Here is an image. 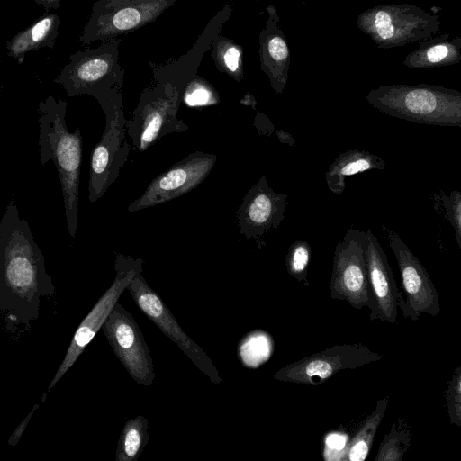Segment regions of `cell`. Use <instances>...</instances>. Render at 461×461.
<instances>
[{
    "label": "cell",
    "instance_id": "obj_1",
    "mask_svg": "<svg viewBox=\"0 0 461 461\" xmlns=\"http://www.w3.org/2000/svg\"><path fill=\"white\" fill-rule=\"evenodd\" d=\"M54 290L27 221L10 203L0 220V311L29 325L39 316L41 298Z\"/></svg>",
    "mask_w": 461,
    "mask_h": 461
},
{
    "label": "cell",
    "instance_id": "obj_2",
    "mask_svg": "<svg viewBox=\"0 0 461 461\" xmlns=\"http://www.w3.org/2000/svg\"><path fill=\"white\" fill-rule=\"evenodd\" d=\"M66 102L49 96L41 102L39 113V152L42 165L51 159L56 166L64 201L67 227L75 238L79 202V175L82 137L77 127L69 132L66 123Z\"/></svg>",
    "mask_w": 461,
    "mask_h": 461
},
{
    "label": "cell",
    "instance_id": "obj_3",
    "mask_svg": "<svg viewBox=\"0 0 461 461\" xmlns=\"http://www.w3.org/2000/svg\"><path fill=\"white\" fill-rule=\"evenodd\" d=\"M366 100L382 113L409 122L461 127V93L442 86L384 85L370 90Z\"/></svg>",
    "mask_w": 461,
    "mask_h": 461
},
{
    "label": "cell",
    "instance_id": "obj_4",
    "mask_svg": "<svg viewBox=\"0 0 461 461\" xmlns=\"http://www.w3.org/2000/svg\"><path fill=\"white\" fill-rule=\"evenodd\" d=\"M358 29L379 48L421 41L439 32L438 16L409 4H384L357 16Z\"/></svg>",
    "mask_w": 461,
    "mask_h": 461
},
{
    "label": "cell",
    "instance_id": "obj_5",
    "mask_svg": "<svg viewBox=\"0 0 461 461\" xmlns=\"http://www.w3.org/2000/svg\"><path fill=\"white\" fill-rule=\"evenodd\" d=\"M97 101L105 113V127L91 156L88 198L92 203L115 182L130 150L121 94L115 93Z\"/></svg>",
    "mask_w": 461,
    "mask_h": 461
},
{
    "label": "cell",
    "instance_id": "obj_6",
    "mask_svg": "<svg viewBox=\"0 0 461 461\" xmlns=\"http://www.w3.org/2000/svg\"><path fill=\"white\" fill-rule=\"evenodd\" d=\"M112 43L71 55L54 82L61 85L68 96L90 95L98 100L119 93L122 73L117 63V44Z\"/></svg>",
    "mask_w": 461,
    "mask_h": 461
},
{
    "label": "cell",
    "instance_id": "obj_7",
    "mask_svg": "<svg viewBox=\"0 0 461 461\" xmlns=\"http://www.w3.org/2000/svg\"><path fill=\"white\" fill-rule=\"evenodd\" d=\"M366 232L350 228L334 250L330 294L351 307L373 312L374 300L366 262Z\"/></svg>",
    "mask_w": 461,
    "mask_h": 461
},
{
    "label": "cell",
    "instance_id": "obj_8",
    "mask_svg": "<svg viewBox=\"0 0 461 461\" xmlns=\"http://www.w3.org/2000/svg\"><path fill=\"white\" fill-rule=\"evenodd\" d=\"M382 358L361 343L334 345L281 367L273 377L281 382L320 385L341 370L356 369Z\"/></svg>",
    "mask_w": 461,
    "mask_h": 461
},
{
    "label": "cell",
    "instance_id": "obj_9",
    "mask_svg": "<svg viewBox=\"0 0 461 461\" xmlns=\"http://www.w3.org/2000/svg\"><path fill=\"white\" fill-rule=\"evenodd\" d=\"M180 97L179 91L171 85L143 92L132 118L126 122V133L137 150H146L165 134L187 129L176 117Z\"/></svg>",
    "mask_w": 461,
    "mask_h": 461
},
{
    "label": "cell",
    "instance_id": "obj_10",
    "mask_svg": "<svg viewBox=\"0 0 461 461\" xmlns=\"http://www.w3.org/2000/svg\"><path fill=\"white\" fill-rule=\"evenodd\" d=\"M142 264L143 260L141 258L116 254L114 267L116 274L113 284L77 327L65 357L50 380L47 391L56 385L92 341L127 285L137 274L142 272Z\"/></svg>",
    "mask_w": 461,
    "mask_h": 461
},
{
    "label": "cell",
    "instance_id": "obj_11",
    "mask_svg": "<svg viewBox=\"0 0 461 461\" xmlns=\"http://www.w3.org/2000/svg\"><path fill=\"white\" fill-rule=\"evenodd\" d=\"M101 329L131 377L139 384L151 385L155 372L150 350L133 316L117 302Z\"/></svg>",
    "mask_w": 461,
    "mask_h": 461
},
{
    "label": "cell",
    "instance_id": "obj_12",
    "mask_svg": "<svg viewBox=\"0 0 461 461\" xmlns=\"http://www.w3.org/2000/svg\"><path fill=\"white\" fill-rule=\"evenodd\" d=\"M139 309L183 351L194 366L210 380L218 384L222 382L215 365L204 350L180 327L169 308L149 285L141 275L137 274L126 288Z\"/></svg>",
    "mask_w": 461,
    "mask_h": 461
},
{
    "label": "cell",
    "instance_id": "obj_13",
    "mask_svg": "<svg viewBox=\"0 0 461 461\" xmlns=\"http://www.w3.org/2000/svg\"><path fill=\"white\" fill-rule=\"evenodd\" d=\"M384 229L398 265L405 295L400 309L403 317L417 321L422 314L438 316L441 311L439 297L426 268L396 232Z\"/></svg>",
    "mask_w": 461,
    "mask_h": 461
},
{
    "label": "cell",
    "instance_id": "obj_14",
    "mask_svg": "<svg viewBox=\"0 0 461 461\" xmlns=\"http://www.w3.org/2000/svg\"><path fill=\"white\" fill-rule=\"evenodd\" d=\"M215 162L214 154L197 151L188 155L154 178L144 193L130 204L129 212L158 205L190 192L208 176Z\"/></svg>",
    "mask_w": 461,
    "mask_h": 461
},
{
    "label": "cell",
    "instance_id": "obj_15",
    "mask_svg": "<svg viewBox=\"0 0 461 461\" xmlns=\"http://www.w3.org/2000/svg\"><path fill=\"white\" fill-rule=\"evenodd\" d=\"M366 262L373 294L371 321L397 323L398 311L404 298L393 277L387 256L371 229L366 231Z\"/></svg>",
    "mask_w": 461,
    "mask_h": 461
},
{
    "label": "cell",
    "instance_id": "obj_16",
    "mask_svg": "<svg viewBox=\"0 0 461 461\" xmlns=\"http://www.w3.org/2000/svg\"><path fill=\"white\" fill-rule=\"evenodd\" d=\"M176 0H141L91 15L79 39L85 44L136 30L154 21Z\"/></svg>",
    "mask_w": 461,
    "mask_h": 461
},
{
    "label": "cell",
    "instance_id": "obj_17",
    "mask_svg": "<svg viewBox=\"0 0 461 461\" xmlns=\"http://www.w3.org/2000/svg\"><path fill=\"white\" fill-rule=\"evenodd\" d=\"M287 194L276 193L262 176L246 194L238 212L240 233L246 238H259L277 228L285 218Z\"/></svg>",
    "mask_w": 461,
    "mask_h": 461
},
{
    "label": "cell",
    "instance_id": "obj_18",
    "mask_svg": "<svg viewBox=\"0 0 461 461\" xmlns=\"http://www.w3.org/2000/svg\"><path fill=\"white\" fill-rule=\"evenodd\" d=\"M268 19L259 35L261 69L270 80L272 88L282 94L288 80L290 50L283 31L278 25L279 17L274 6L267 7Z\"/></svg>",
    "mask_w": 461,
    "mask_h": 461
},
{
    "label": "cell",
    "instance_id": "obj_19",
    "mask_svg": "<svg viewBox=\"0 0 461 461\" xmlns=\"http://www.w3.org/2000/svg\"><path fill=\"white\" fill-rule=\"evenodd\" d=\"M461 60V38L442 34L421 41L409 53L403 65L410 68H430L449 66Z\"/></svg>",
    "mask_w": 461,
    "mask_h": 461
},
{
    "label": "cell",
    "instance_id": "obj_20",
    "mask_svg": "<svg viewBox=\"0 0 461 461\" xmlns=\"http://www.w3.org/2000/svg\"><path fill=\"white\" fill-rule=\"evenodd\" d=\"M385 161L366 149H350L340 153L324 174L328 188L340 194L346 188L348 176L373 169L383 170Z\"/></svg>",
    "mask_w": 461,
    "mask_h": 461
},
{
    "label": "cell",
    "instance_id": "obj_21",
    "mask_svg": "<svg viewBox=\"0 0 461 461\" xmlns=\"http://www.w3.org/2000/svg\"><path fill=\"white\" fill-rule=\"evenodd\" d=\"M59 24L60 19L55 14L42 16L7 42L8 55L22 64L27 52L42 47L52 48L59 34Z\"/></svg>",
    "mask_w": 461,
    "mask_h": 461
},
{
    "label": "cell",
    "instance_id": "obj_22",
    "mask_svg": "<svg viewBox=\"0 0 461 461\" xmlns=\"http://www.w3.org/2000/svg\"><path fill=\"white\" fill-rule=\"evenodd\" d=\"M389 403L387 396L378 400L373 411L366 417L354 437L339 451L341 461H364L373 447L377 429Z\"/></svg>",
    "mask_w": 461,
    "mask_h": 461
},
{
    "label": "cell",
    "instance_id": "obj_23",
    "mask_svg": "<svg viewBox=\"0 0 461 461\" xmlns=\"http://www.w3.org/2000/svg\"><path fill=\"white\" fill-rule=\"evenodd\" d=\"M149 423L142 415L128 420L121 430L116 461H137L149 440Z\"/></svg>",
    "mask_w": 461,
    "mask_h": 461
},
{
    "label": "cell",
    "instance_id": "obj_24",
    "mask_svg": "<svg viewBox=\"0 0 461 461\" xmlns=\"http://www.w3.org/2000/svg\"><path fill=\"white\" fill-rule=\"evenodd\" d=\"M411 431L405 419L398 418L384 436L375 461H402L410 447Z\"/></svg>",
    "mask_w": 461,
    "mask_h": 461
},
{
    "label": "cell",
    "instance_id": "obj_25",
    "mask_svg": "<svg viewBox=\"0 0 461 461\" xmlns=\"http://www.w3.org/2000/svg\"><path fill=\"white\" fill-rule=\"evenodd\" d=\"M214 60L221 71L240 81L243 77L242 49L227 39L220 38L215 44Z\"/></svg>",
    "mask_w": 461,
    "mask_h": 461
},
{
    "label": "cell",
    "instance_id": "obj_26",
    "mask_svg": "<svg viewBox=\"0 0 461 461\" xmlns=\"http://www.w3.org/2000/svg\"><path fill=\"white\" fill-rule=\"evenodd\" d=\"M311 246L304 240H296L289 247L285 258L288 274L306 287L308 281V267L311 261Z\"/></svg>",
    "mask_w": 461,
    "mask_h": 461
},
{
    "label": "cell",
    "instance_id": "obj_27",
    "mask_svg": "<svg viewBox=\"0 0 461 461\" xmlns=\"http://www.w3.org/2000/svg\"><path fill=\"white\" fill-rule=\"evenodd\" d=\"M183 100L189 106H203L216 104L218 95L205 80L196 78L187 84Z\"/></svg>",
    "mask_w": 461,
    "mask_h": 461
},
{
    "label": "cell",
    "instance_id": "obj_28",
    "mask_svg": "<svg viewBox=\"0 0 461 461\" xmlns=\"http://www.w3.org/2000/svg\"><path fill=\"white\" fill-rule=\"evenodd\" d=\"M447 410L450 423L461 426V366L456 368L446 389Z\"/></svg>",
    "mask_w": 461,
    "mask_h": 461
},
{
    "label": "cell",
    "instance_id": "obj_29",
    "mask_svg": "<svg viewBox=\"0 0 461 461\" xmlns=\"http://www.w3.org/2000/svg\"><path fill=\"white\" fill-rule=\"evenodd\" d=\"M447 221L454 229L458 247L461 249V193L454 190L449 195L441 197Z\"/></svg>",
    "mask_w": 461,
    "mask_h": 461
},
{
    "label": "cell",
    "instance_id": "obj_30",
    "mask_svg": "<svg viewBox=\"0 0 461 461\" xmlns=\"http://www.w3.org/2000/svg\"><path fill=\"white\" fill-rule=\"evenodd\" d=\"M141 0H99L94 6L92 15L100 14L103 13L109 12L111 10L119 8L121 6L135 3Z\"/></svg>",
    "mask_w": 461,
    "mask_h": 461
},
{
    "label": "cell",
    "instance_id": "obj_31",
    "mask_svg": "<svg viewBox=\"0 0 461 461\" xmlns=\"http://www.w3.org/2000/svg\"><path fill=\"white\" fill-rule=\"evenodd\" d=\"M39 408V404H34L31 411L27 414V416L22 420V422L16 427V429L10 435L7 443L8 445L14 447L20 440L23 433L24 432L26 427L29 425V421L31 420L34 411Z\"/></svg>",
    "mask_w": 461,
    "mask_h": 461
},
{
    "label": "cell",
    "instance_id": "obj_32",
    "mask_svg": "<svg viewBox=\"0 0 461 461\" xmlns=\"http://www.w3.org/2000/svg\"><path fill=\"white\" fill-rule=\"evenodd\" d=\"M276 135L281 143L288 144L289 146L295 144V140L292 135L283 130L276 131Z\"/></svg>",
    "mask_w": 461,
    "mask_h": 461
},
{
    "label": "cell",
    "instance_id": "obj_33",
    "mask_svg": "<svg viewBox=\"0 0 461 461\" xmlns=\"http://www.w3.org/2000/svg\"><path fill=\"white\" fill-rule=\"evenodd\" d=\"M61 0H35L40 5L49 10L51 8L57 9L60 5Z\"/></svg>",
    "mask_w": 461,
    "mask_h": 461
}]
</instances>
